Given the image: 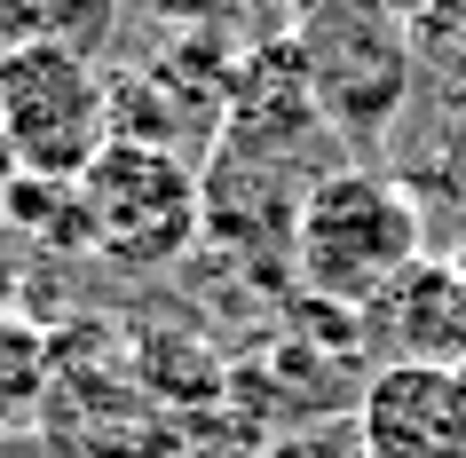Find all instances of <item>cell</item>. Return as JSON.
Wrapping results in <instances>:
<instances>
[{"label": "cell", "instance_id": "cell-11", "mask_svg": "<svg viewBox=\"0 0 466 458\" xmlns=\"http://www.w3.org/2000/svg\"><path fill=\"white\" fill-rule=\"evenodd\" d=\"M0 458H40V443H25V434H0Z\"/></svg>", "mask_w": 466, "mask_h": 458}, {"label": "cell", "instance_id": "cell-3", "mask_svg": "<svg viewBox=\"0 0 466 458\" xmlns=\"http://www.w3.org/2000/svg\"><path fill=\"white\" fill-rule=\"evenodd\" d=\"M293 48L309 64V87H317V111L332 135L380 143L403 119L411 79H419V48L388 16V0H300Z\"/></svg>", "mask_w": 466, "mask_h": 458}, {"label": "cell", "instance_id": "cell-1", "mask_svg": "<svg viewBox=\"0 0 466 458\" xmlns=\"http://www.w3.org/2000/svg\"><path fill=\"white\" fill-rule=\"evenodd\" d=\"M427 261L419 198L380 167H324L293 221V277L309 300L371 316L411 269Z\"/></svg>", "mask_w": 466, "mask_h": 458}, {"label": "cell", "instance_id": "cell-5", "mask_svg": "<svg viewBox=\"0 0 466 458\" xmlns=\"http://www.w3.org/2000/svg\"><path fill=\"white\" fill-rule=\"evenodd\" d=\"M364 458H466V371L459 363H380L356 403Z\"/></svg>", "mask_w": 466, "mask_h": 458}, {"label": "cell", "instance_id": "cell-8", "mask_svg": "<svg viewBox=\"0 0 466 458\" xmlns=\"http://www.w3.org/2000/svg\"><path fill=\"white\" fill-rule=\"evenodd\" d=\"M48 380H56V348L32 316H8L0 309V434H16L32 411L48 403Z\"/></svg>", "mask_w": 466, "mask_h": 458}, {"label": "cell", "instance_id": "cell-6", "mask_svg": "<svg viewBox=\"0 0 466 458\" xmlns=\"http://www.w3.org/2000/svg\"><path fill=\"white\" fill-rule=\"evenodd\" d=\"M332 135L317 111V87H309V64H300L293 32L253 48L238 72H229V119H221V150H246V158H269V167H293L300 143Z\"/></svg>", "mask_w": 466, "mask_h": 458}, {"label": "cell", "instance_id": "cell-7", "mask_svg": "<svg viewBox=\"0 0 466 458\" xmlns=\"http://www.w3.org/2000/svg\"><path fill=\"white\" fill-rule=\"evenodd\" d=\"M111 32H119V0H0V48L103 56Z\"/></svg>", "mask_w": 466, "mask_h": 458}, {"label": "cell", "instance_id": "cell-10", "mask_svg": "<svg viewBox=\"0 0 466 458\" xmlns=\"http://www.w3.org/2000/svg\"><path fill=\"white\" fill-rule=\"evenodd\" d=\"M16 182V143H8V127H0V190Z\"/></svg>", "mask_w": 466, "mask_h": 458}, {"label": "cell", "instance_id": "cell-9", "mask_svg": "<svg viewBox=\"0 0 466 458\" xmlns=\"http://www.w3.org/2000/svg\"><path fill=\"white\" fill-rule=\"evenodd\" d=\"M388 16L411 32L419 56H459L466 40V0H388Z\"/></svg>", "mask_w": 466, "mask_h": 458}, {"label": "cell", "instance_id": "cell-12", "mask_svg": "<svg viewBox=\"0 0 466 458\" xmlns=\"http://www.w3.org/2000/svg\"><path fill=\"white\" fill-rule=\"evenodd\" d=\"M459 56H466V40H459Z\"/></svg>", "mask_w": 466, "mask_h": 458}, {"label": "cell", "instance_id": "cell-13", "mask_svg": "<svg viewBox=\"0 0 466 458\" xmlns=\"http://www.w3.org/2000/svg\"><path fill=\"white\" fill-rule=\"evenodd\" d=\"M459 269H466V253H459Z\"/></svg>", "mask_w": 466, "mask_h": 458}, {"label": "cell", "instance_id": "cell-4", "mask_svg": "<svg viewBox=\"0 0 466 458\" xmlns=\"http://www.w3.org/2000/svg\"><path fill=\"white\" fill-rule=\"evenodd\" d=\"M0 127L16 143V174L72 190L119 143V87L103 79L96 56L0 48Z\"/></svg>", "mask_w": 466, "mask_h": 458}, {"label": "cell", "instance_id": "cell-2", "mask_svg": "<svg viewBox=\"0 0 466 458\" xmlns=\"http://www.w3.org/2000/svg\"><path fill=\"white\" fill-rule=\"evenodd\" d=\"M56 245H72V253L119 269V277L174 269L190 245H206V182L190 174L182 150L111 143L72 182V206H64Z\"/></svg>", "mask_w": 466, "mask_h": 458}]
</instances>
